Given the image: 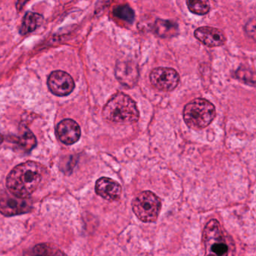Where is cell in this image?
<instances>
[{"label":"cell","mask_w":256,"mask_h":256,"mask_svg":"<svg viewBox=\"0 0 256 256\" xmlns=\"http://www.w3.org/2000/svg\"><path fill=\"white\" fill-rule=\"evenodd\" d=\"M43 172V167L37 162L30 161L20 164L9 173L6 186L12 195L28 198L38 188Z\"/></svg>","instance_id":"obj_1"},{"label":"cell","mask_w":256,"mask_h":256,"mask_svg":"<svg viewBox=\"0 0 256 256\" xmlns=\"http://www.w3.org/2000/svg\"><path fill=\"white\" fill-rule=\"evenodd\" d=\"M103 117L109 123L132 124L140 118L136 102L128 95L118 93L112 96L103 110Z\"/></svg>","instance_id":"obj_2"},{"label":"cell","mask_w":256,"mask_h":256,"mask_svg":"<svg viewBox=\"0 0 256 256\" xmlns=\"http://www.w3.org/2000/svg\"><path fill=\"white\" fill-rule=\"evenodd\" d=\"M184 120L191 129H202L208 126L216 117L214 105L204 99L191 101L184 109Z\"/></svg>","instance_id":"obj_3"},{"label":"cell","mask_w":256,"mask_h":256,"mask_svg":"<svg viewBox=\"0 0 256 256\" xmlns=\"http://www.w3.org/2000/svg\"><path fill=\"white\" fill-rule=\"evenodd\" d=\"M203 240L207 255H227L230 246L220 224L216 219L208 222L203 233Z\"/></svg>","instance_id":"obj_4"},{"label":"cell","mask_w":256,"mask_h":256,"mask_svg":"<svg viewBox=\"0 0 256 256\" xmlns=\"http://www.w3.org/2000/svg\"><path fill=\"white\" fill-rule=\"evenodd\" d=\"M132 210L136 216L144 222L156 220L161 209L160 198L150 191L138 194L132 201Z\"/></svg>","instance_id":"obj_5"},{"label":"cell","mask_w":256,"mask_h":256,"mask_svg":"<svg viewBox=\"0 0 256 256\" xmlns=\"http://www.w3.org/2000/svg\"><path fill=\"white\" fill-rule=\"evenodd\" d=\"M150 81L152 85L160 91H172L178 85L180 77L174 69L158 67L150 72Z\"/></svg>","instance_id":"obj_6"},{"label":"cell","mask_w":256,"mask_h":256,"mask_svg":"<svg viewBox=\"0 0 256 256\" xmlns=\"http://www.w3.org/2000/svg\"><path fill=\"white\" fill-rule=\"evenodd\" d=\"M32 203L28 198H18L7 193L0 195V213L4 216L24 214L31 210Z\"/></svg>","instance_id":"obj_7"},{"label":"cell","mask_w":256,"mask_h":256,"mask_svg":"<svg viewBox=\"0 0 256 256\" xmlns=\"http://www.w3.org/2000/svg\"><path fill=\"white\" fill-rule=\"evenodd\" d=\"M48 85L51 93L57 96H68L75 87L72 77L63 71L52 72L48 78Z\"/></svg>","instance_id":"obj_8"},{"label":"cell","mask_w":256,"mask_h":256,"mask_svg":"<svg viewBox=\"0 0 256 256\" xmlns=\"http://www.w3.org/2000/svg\"><path fill=\"white\" fill-rule=\"evenodd\" d=\"M56 135L63 144L70 145L79 141L81 135L80 127L74 120L66 119L57 125Z\"/></svg>","instance_id":"obj_9"},{"label":"cell","mask_w":256,"mask_h":256,"mask_svg":"<svg viewBox=\"0 0 256 256\" xmlns=\"http://www.w3.org/2000/svg\"><path fill=\"white\" fill-rule=\"evenodd\" d=\"M194 35L203 45L210 48L222 46L226 42L224 32L214 27H200L196 30Z\"/></svg>","instance_id":"obj_10"},{"label":"cell","mask_w":256,"mask_h":256,"mask_svg":"<svg viewBox=\"0 0 256 256\" xmlns=\"http://www.w3.org/2000/svg\"><path fill=\"white\" fill-rule=\"evenodd\" d=\"M96 193L108 200L114 201L120 199L122 195V187L115 180L108 177H102L96 182Z\"/></svg>","instance_id":"obj_11"},{"label":"cell","mask_w":256,"mask_h":256,"mask_svg":"<svg viewBox=\"0 0 256 256\" xmlns=\"http://www.w3.org/2000/svg\"><path fill=\"white\" fill-rule=\"evenodd\" d=\"M116 77L123 86L130 88L138 81V68L132 62H121L117 64Z\"/></svg>","instance_id":"obj_12"},{"label":"cell","mask_w":256,"mask_h":256,"mask_svg":"<svg viewBox=\"0 0 256 256\" xmlns=\"http://www.w3.org/2000/svg\"><path fill=\"white\" fill-rule=\"evenodd\" d=\"M43 21V16L40 14L27 12L22 20V24L20 28V33L22 36H25L34 31L42 25Z\"/></svg>","instance_id":"obj_13"},{"label":"cell","mask_w":256,"mask_h":256,"mask_svg":"<svg viewBox=\"0 0 256 256\" xmlns=\"http://www.w3.org/2000/svg\"><path fill=\"white\" fill-rule=\"evenodd\" d=\"M154 28L156 34L164 38L174 36L178 32V25L176 23L164 20H158Z\"/></svg>","instance_id":"obj_14"},{"label":"cell","mask_w":256,"mask_h":256,"mask_svg":"<svg viewBox=\"0 0 256 256\" xmlns=\"http://www.w3.org/2000/svg\"><path fill=\"white\" fill-rule=\"evenodd\" d=\"M16 144L18 150L24 153H28L36 147L37 141L34 135L30 131H26L24 132V135L18 138Z\"/></svg>","instance_id":"obj_15"},{"label":"cell","mask_w":256,"mask_h":256,"mask_svg":"<svg viewBox=\"0 0 256 256\" xmlns=\"http://www.w3.org/2000/svg\"><path fill=\"white\" fill-rule=\"evenodd\" d=\"M188 9L192 13L204 15L210 11L209 0H186Z\"/></svg>","instance_id":"obj_16"},{"label":"cell","mask_w":256,"mask_h":256,"mask_svg":"<svg viewBox=\"0 0 256 256\" xmlns=\"http://www.w3.org/2000/svg\"><path fill=\"white\" fill-rule=\"evenodd\" d=\"M114 15L116 18L127 21L128 23L134 22V18H135L134 10L128 5L118 6L114 9Z\"/></svg>","instance_id":"obj_17"},{"label":"cell","mask_w":256,"mask_h":256,"mask_svg":"<svg viewBox=\"0 0 256 256\" xmlns=\"http://www.w3.org/2000/svg\"><path fill=\"white\" fill-rule=\"evenodd\" d=\"M236 76L238 79L243 81L244 83L250 84V85L256 84V74L250 69L243 67L240 68L236 72Z\"/></svg>","instance_id":"obj_18"},{"label":"cell","mask_w":256,"mask_h":256,"mask_svg":"<svg viewBox=\"0 0 256 256\" xmlns=\"http://www.w3.org/2000/svg\"><path fill=\"white\" fill-rule=\"evenodd\" d=\"M34 254L38 255H63V252H60L58 249H56L54 246L48 244H40L36 246L33 249Z\"/></svg>","instance_id":"obj_19"},{"label":"cell","mask_w":256,"mask_h":256,"mask_svg":"<svg viewBox=\"0 0 256 256\" xmlns=\"http://www.w3.org/2000/svg\"><path fill=\"white\" fill-rule=\"evenodd\" d=\"M245 33L256 42V18L250 20L244 27Z\"/></svg>","instance_id":"obj_20"},{"label":"cell","mask_w":256,"mask_h":256,"mask_svg":"<svg viewBox=\"0 0 256 256\" xmlns=\"http://www.w3.org/2000/svg\"><path fill=\"white\" fill-rule=\"evenodd\" d=\"M28 1H30V0H16V9L18 11H20Z\"/></svg>","instance_id":"obj_21"},{"label":"cell","mask_w":256,"mask_h":256,"mask_svg":"<svg viewBox=\"0 0 256 256\" xmlns=\"http://www.w3.org/2000/svg\"><path fill=\"white\" fill-rule=\"evenodd\" d=\"M3 141V137L1 135H0V145H1Z\"/></svg>","instance_id":"obj_22"}]
</instances>
